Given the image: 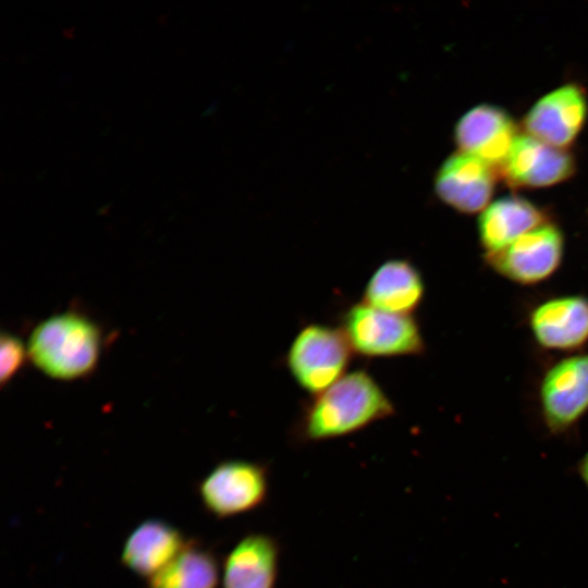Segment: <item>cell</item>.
Wrapping results in <instances>:
<instances>
[{"label": "cell", "instance_id": "cell-1", "mask_svg": "<svg viewBox=\"0 0 588 588\" xmlns=\"http://www.w3.org/2000/svg\"><path fill=\"white\" fill-rule=\"evenodd\" d=\"M395 414L394 403L376 378L355 369L310 396L292 427V438L297 444L343 438Z\"/></svg>", "mask_w": 588, "mask_h": 588}, {"label": "cell", "instance_id": "cell-2", "mask_svg": "<svg viewBox=\"0 0 588 588\" xmlns=\"http://www.w3.org/2000/svg\"><path fill=\"white\" fill-rule=\"evenodd\" d=\"M103 347L100 326L84 314L64 311L40 321L27 351L33 365L47 377L73 381L93 373Z\"/></svg>", "mask_w": 588, "mask_h": 588}, {"label": "cell", "instance_id": "cell-3", "mask_svg": "<svg viewBox=\"0 0 588 588\" xmlns=\"http://www.w3.org/2000/svg\"><path fill=\"white\" fill-rule=\"evenodd\" d=\"M339 327L353 353L365 358L420 356L426 351L413 315L387 313L362 301L342 311Z\"/></svg>", "mask_w": 588, "mask_h": 588}, {"label": "cell", "instance_id": "cell-4", "mask_svg": "<svg viewBox=\"0 0 588 588\" xmlns=\"http://www.w3.org/2000/svg\"><path fill=\"white\" fill-rule=\"evenodd\" d=\"M353 354L339 326L310 322L291 341L284 365L294 382L315 396L347 373Z\"/></svg>", "mask_w": 588, "mask_h": 588}, {"label": "cell", "instance_id": "cell-5", "mask_svg": "<svg viewBox=\"0 0 588 588\" xmlns=\"http://www.w3.org/2000/svg\"><path fill=\"white\" fill-rule=\"evenodd\" d=\"M269 468L246 460H229L216 465L199 482L205 510L224 519L257 510L268 499Z\"/></svg>", "mask_w": 588, "mask_h": 588}, {"label": "cell", "instance_id": "cell-6", "mask_svg": "<svg viewBox=\"0 0 588 588\" xmlns=\"http://www.w3.org/2000/svg\"><path fill=\"white\" fill-rule=\"evenodd\" d=\"M540 413L553 436L571 432L588 412V353L559 360L539 389Z\"/></svg>", "mask_w": 588, "mask_h": 588}, {"label": "cell", "instance_id": "cell-7", "mask_svg": "<svg viewBox=\"0 0 588 588\" xmlns=\"http://www.w3.org/2000/svg\"><path fill=\"white\" fill-rule=\"evenodd\" d=\"M564 245L562 230L550 221L518 237L505 248L485 254V261L497 273L515 283L537 284L559 269Z\"/></svg>", "mask_w": 588, "mask_h": 588}, {"label": "cell", "instance_id": "cell-8", "mask_svg": "<svg viewBox=\"0 0 588 588\" xmlns=\"http://www.w3.org/2000/svg\"><path fill=\"white\" fill-rule=\"evenodd\" d=\"M588 97L577 83H566L542 96L523 120L526 134L550 146L567 149L584 128Z\"/></svg>", "mask_w": 588, "mask_h": 588}, {"label": "cell", "instance_id": "cell-9", "mask_svg": "<svg viewBox=\"0 0 588 588\" xmlns=\"http://www.w3.org/2000/svg\"><path fill=\"white\" fill-rule=\"evenodd\" d=\"M576 170L574 156L527 134L517 135L498 173L512 187H548L571 179Z\"/></svg>", "mask_w": 588, "mask_h": 588}, {"label": "cell", "instance_id": "cell-10", "mask_svg": "<svg viewBox=\"0 0 588 588\" xmlns=\"http://www.w3.org/2000/svg\"><path fill=\"white\" fill-rule=\"evenodd\" d=\"M497 183V169L463 151L450 156L438 170V197L461 213H475L489 204Z\"/></svg>", "mask_w": 588, "mask_h": 588}, {"label": "cell", "instance_id": "cell-11", "mask_svg": "<svg viewBox=\"0 0 588 588\" xmlns=\"http://www.w3.org/2000/svg\"><path fill=\"white\" fill-rule=\"evenodd\" d=\"M517 127L501 107L479 105L467 111L456 123L454 139L461 151L470 154L498 169L505 160Z\"/></svg>", "mask_w": 588, "mask_h": 588}, {"label": "cell", "instance_id": "cell-12", "mask_svg": "<svg viewBox=\"0 0 588 588\" xmlns=\"http://www.w3.org/2000/svg\"><path fill=\"white\" fill-rule=\"evenodd\" d=\"M529 326L542 348L578 350L588 342V297L564 295L547 299L532 309Z\"/></svg>", "mask_w": 588, "mask_h": 588}, {"label": "cell", "instance_id": "cell-13", "mask_svg": "<svg viewBox=\"0 0 588 588\" xmlns=\"http://www.w3.org/2000/svg\"><path fill=\"white\" fill-rule=\"evenodd\" d=\"M281 546L267 532L240 539L223 562L222 588H275Z\"/></svg>", "mask_w": 588, "mask_h": 588}, {"label": "cell", "instance_id": "cell-14", "mask_svg": "<svg viewBox=\"0 0 588 588\" xmlns=\"http://www.w3.org/2000/svg\"><path fill=\"white\" fill-rule=\"evenodd\" d=\"M425 292L420 270L408 259L391 258L370 274L362 302L387 313L412 316L420 306Z\"/></svg>", "mask_w": 588, "mask_h": 588}, {"label": "cell", "instance_id": "cell-15", "mask_svg": "<svg viewBox=\"0 0 588 588\" xmlns=\"http://www.w3.org/2000/svg\"><path fill=\"white\" fill-rule=\"evenodd\" d=\"M550 222L547 211L528 199L512 195L491 203L478 219L485 254L499 252L531 230Z\"/></svg>", "mask_w": 588, "mask_h": 588}, {"label": "cell", "instance_id": "cell-16", "mask_svg": "<svg viewBox=\"0 0 588 588\" xmlns=\"http://www.w3.org/2000/svg\"><path fill=\"white\" fill-rule=\"evenodd\" d=\"M181 531L161 519L140 523L126 538L121 561L134 574L150 578L185 547Z\"/></svg>", "mask_w": 588, "mask_h": 588}, {"label": "cell", "instance_id": "cell-17", "mask_svg": "<svg viewBox=\"0 0 588 588\" xmlns=\"http://www.w3.org/2000/svg\"><path fill=\"white\" fill-rule=\"evenodd\" d=\"M220 569L216 555L195 542L151 576L148 588H218Z\"/></svg>", "mask_w": 588, "mask_h": 588}, {"label": "cell", "instance_id": "cell-18", "mask_svg": "<svg viewBox=\"0 0 588 588\" xmlns=\"http://www.w3.org/2000/svg\"><path fill=\"white\" fill-rule=\"evenodd\" d=\"M28 358L27 344L10 332L3 331L0 336V382L8 384L24 366Z\"/></svg>", "mask_w": 588, "mask_h": 588}, {"label": "cell", "instance_id": "cell-19", "mask_svg": "<svg viewBox=\"0 0 588 588\" xmlns=\"http://www.w3.org/2000/svg\"><path fill=\"white\" fill-rule=\"evenodd\" d=\"M576 474L588 491V451L577 462Z\"/></svg>", "mask_w": 588, "mask_h": 588}]
</instances>
